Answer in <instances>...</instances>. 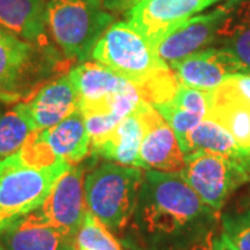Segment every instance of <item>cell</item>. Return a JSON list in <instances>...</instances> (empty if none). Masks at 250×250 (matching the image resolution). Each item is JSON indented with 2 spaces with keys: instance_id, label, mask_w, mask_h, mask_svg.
<instances>
[{
  "instance_id": "cell-27",
  "label": "cell",
  "mask_w": 250,
  "mask_h": 250,
  "mask_svg": "<svg viewBox=\"0 0 250 250\" xmlns=\"http://www.w3.org/2000/svg\"><path fill=\"white\" fill-rule=\"evenodd\" d=\"M227 81L241 93L242 96L250 100V75H235Z\"/></svg>"
},
{
  "instance_id": "cell-26",
  "label": "cell",
  "mask_w": 250,
  "mask_h": 250,
  "mask_svg": "<svg viewBox=\"0 0 250 250\" xmlns=\"http://www.w3.org/2000/svg\"><path fill=\"white\" fill-rule=\"evenodd\" d=\"M102 1H103V6L116 16V14H121V13L126 14L141 0H102Z\"/></svg>"
},
{
  "instance_id": "cell-12",
  "label": "cell",
  "mask_w": 250,
  "mask_h": 250,
  "mask_svg": "<svg viewBox=\"0 0 250 250\" xmlns=\"http://www.w3.org/2000/svg\"><path fill=\"white\" fill-rule=\"evenodd\" d=\"M49 45H35L0 28V93H16L34 72L41 62L52 60Z\"/></svg>"
},
{
  "instance_id": "cell-15",
  "label": "cell",
  "mask_w": 250,
  "mask_h": 250,
  "mask_svg": "<svg viewBox=\"0 0 250 250\" xmlns=\"http://www.w3.org/2000/svg\"><path fill=\"white\" fill-rule=\"evenodd\" d=\"M0 243L7 250H77L74 235L46 223L36 211L7 228Z\"/></svg>"
},
{
  "instance_id": "cell-4",
  "label": "cell",
  "mask_w": 250,
  "mask_h": 250,
  "mask_svg": "<svg viewBox=\"0 0 250 250\" xmlns=\"http://www.w3.org/2000/svg\"><path fill=\"white\" fill-rule=\"evenodd\" d=\"M49 32L70 60L88 62L102 34L114 22L102 0H46Z\"/></svg>"
},
{
  "instance_id": "cell-19",
  "label": "cell",
  "mask_w": 250,
  "mask_h": 250,
  "mask_svg": "<svg viewBox=\"0 0 250 250\" xmlns=\"http://www.w3.org/2000/svg\"><path fill=\"white\" fill-rule=\"evenodd\" d=\"M0 28L31 43L49 45L46 0H0Z\"/></svg>"
},
{
  "instance_id": "cell-17",
  "label": "cell",
  "mask_w": 250,
  "mask_h": 250,
  "mask_svg": "<svg viewBox=\"0 0 250 250\" xmlns=\"http://www.w3.org/2000/svg\"><path fill=\"white\" fill-rule=\"evenodd\" d=\"M210 96L207 118L227 129L241 149L250 150L249 99L242 96L228 81L210 90Z\"/></svg>"
},
{
  "instance_id": "cell-20",
  "label": "cell",
  "mask_w": 250,
  "mask_h": 250,
  "mask_svg": "<svg viewBox=\"0 0 250 250\" xmlns=\"http://www.w3.org/2000/svg\"><path fill=\"white\" fill-rule=\"evenodd\" d=\"M210 99V90L196 89L181 83L174 98L156 108L181 141L192 128L207 118Z\"/></svg>"
},
{
  "instance_id": "cell-18",
  "label": "cell",
  "mask_w": 250,
  "mask_h": 250,
  "mask_svg": "<svg viewBox=\"0 0 250 250\" xmlns=\"http://www.w3.org/2000/svg\"><path fill=\"white\" fill-rule=\"evenodd\" d=\"M143 125L138 107L106 135L90 142V152L120 166L139 167Z\"/></svg>"
},
{
  "instance_id": "cell-22",
  "label": "cell",
  "mask_w": 250,
  "mask_h": 250,
  "mask_svg": "<svg viewBox=\"0 0 250 250\" xmlns=\"http://www.w3.org/2000/svg\"><path fill=\"white\" fill-rule=\"evenodd\" d=\"M179 145L185 154L206 152L225 157H238L245 152H249L241 149L231 134L210 118H205L195 128H192L179 141Z\"/></svg>"
},
{
  "instance_id": "cell-11",
  "label": "cell",
  "mask_w": 250,
  "mask_h": 250,
  "mask_svg": "<svg viewBox=\"0 0 250 250\" xmlns=\"http://www.w3.org/2000/svg\"><path fill=\"white\" fill-rule=\"evenodd\" d=\"M83 181L85 167L82 161L72 164L54 184L45 203L35 211L46 223L77 236L86 211Z\"/></svg>"
},
{
  "instance_id": "cell-10",
  "label": "cell",
  "mask_w": 250,
  "mask_h": 250,
  "mask_svg": "<svg viewBox=\"0 0 250 250\" xmlns=\"http://www.w3.org/2000/svg\"><path fill=\"white\" fill-rule=\"evenodd\" d=\"M218 0H141L125 17L156 49L171 29Z\"/></svg>"
},
{
  "instance_id": "cell-2",
  "label": "cell",
  "mask_w": 250,
  "mask_h": 250,
  "mask_svg": "<svg viewBox=\"0 0 250 250\" xmlns=\"http://www.w3.org/2000/svg\"><path fill=\"white\" fill-rule=\"evenodd\" d=\"M71 166L54 159L32 135L17 153L0 161V235L43 205Z\"/></svg>"
},
{
  "instance_id": "cell-23",
  "label": "cell",
  "mask_w": 250,
  "mask_h": 250,
  "mask_svg": "<svg viewBox=\"0 0 250 250\" xmlns=\"http://www.w3.org/2000/svg\"><path fill=\"white\" fill-rule=\"evenodd\" d=\"M34 129L21 103L0 113V161L17 153Z\"/></svg>"
},
{
  "instance_id": "cell-3",
  "label": "cell",
  "mask_w": 250,
  "mask_h": 250,
  "mask_svg": "<svg viewBox=\"0 0 250 250\" xmlns=\"http://www.w3.org/2000/svg\"><path fill=\"white\" fill-rule=\"evenodd\" d=\"M142 168L103 163L85 175L86 210L120 239L128 227L143 179Z\"/></svg>"
},
{
  "instance_id": "cell-6",
  "label": "cell",
  "mask_w": 250,
  "mask_h": 250,
  "mask_svg": "<svg viewBox=\"0 0 250 250\" xmlns=\"http://www.w3.org/2000/svg\"><path fill=\"white\" fill-rule=\"evenodd\" d=\"M70 74L83 117L111 116L120 123L143 100L132 82L96 62H80L72 67Z\"/></svg>"
},
{
  "instance_id": "cell-7",
  "label": "cell",
  "mask_w": 250,
  "mask_h": 250,
  "mask_svg": "<svg viewBox=\"0 0 250 250\" xmlns=\"http://www.w3.org/2000/svg\"><path fill=\"white\" fill-rule=\"evenodd\" d=\"M179 174L206 205L220 213L233 192L250 181V150L238 157L188 153Z\"/></svg>"
},
{
  "instance_id": "cell-21",
  "label": "cell",
  "mask_w": 250,
  "mask_h": 250,
  "mask_svg": "<svg viewBox=\"0 0 250 250\" xmlns=\"http://www.w3.org/2000/svg\"><path fill=\"white\" fill-rule=\"evenodd\" d=\"M211 47L232 54L242 65L245 75H250V0L233 6L218 28Z\"/></svg>"
},
{
  "instance_id": "cell-8",
  "label": "cell",
  "mask_w": 250,
  "mask_h": 250,
  "mask_svg": "<svg viewBox=\"0 0 250 250\" xmlns=\"http://www.w3.org/2000/svg\"><path fill=\"white\" fill-rule=\"evenodd\" d=\"M138 113L143 125L139 167L161 172H179L185 164V153L171 125L157 108L145 100L139 103Z\"/></svg>"
},
{
  "instance_id": "cell-13",
  "label": "cell",
  "mask_w": 250,
  "mask_h": 250,
  "mask_svg": "<svg viewBox=\"0 0 250 250\" xmlns=\"http://www.w3.org/2000/svg\"><path fill=\"white\" fill-rule=\"evenodd\" d=\"M78 92L70 71L41 86L27 102H21L31 126L35 131L52 128L78 110Z\"/></svg>"
},
{
  "instance_id": "cell-1",
  "label": "cell",
  "mask_w": 250,
  "mask_h": 250,
  "mask_svg": "<svg viewBox=\"0 0 250 250\" xmlns=\"http://www.w3.org/2000/svg\"><path fill=\"white\" fill-rule=\"evenodd\" d=\"M220 213L197 196L179 172L145 170L124 250H190L215 232Z\"/></svg>"
},
{
  "instance_id": "cell-9",
  "label": "cell",
  "mask_w": 250,
  "mask_h": 250,
  "mask_svg": "<svg viewBox=\"0 0 250 250\" xmlns=\"http://www.w3.org/2000/svg\"><path fill=\"white\" fill-rule=\"evenodd\" d=\"M235 3L236 0H229L206 14L188 18L187 21L171 29L156 46L159 57L171 65L190 54L211 47L218 28L232 11Z\"/></svg>"
},
{
  "instance_id": "cell-25",
  "label": "cell",
  "mask_w": 250,
  "mask_h": 250,
  "mask_svg": "<svg viewBox=\"0 0 250 250\" xmlns=\"http://www.w3.org/2000/svg\"><path fill=\"white\" fill-rule=\"evenodd\" d=\"M223 235L235 250H250V208L221 217Z\"/></svg>"
},
{
  "instance_id": "cell-5",
  "label": "cell",
  "mask_w": 250,
  "mask_h": 250,
  "mask_svg": "<svg viewBox=\"0 0 250 250\" xmlns=\"http://www.w3.org/2000/svg\"><path fill=\"white\" fill-rule=\"evenodd\" d=\"M90 59L132 82L136 88L170 67L128 21L113 22L99 38Z\"/></svg>"
},
{
  "instance_id": "cell-14",
  "label": "cell",
  "mask_w": 250,
  "mask_h": 250,
  "mask_svg": "<svg viewBox=\"0 0 250 250\" xmlns=\"http://www.w3.org/2000/svg\"><path fill=\"white\" fill-rule=\"evenodd\" d=\"M170 67L182 85L202 90H213L231 77L245 75L242 65L232 54L218 47H207Z\"/></svg>"
},
{
  "instance_id": "cell-28",
  "label": "cell",
  "mask_w": 250,
  "mask_h": 250,
  "mask_svg": "<svg viewBox=\"0 0 250 250\" xmlns=\"http://www.w3.org/2000/svg\"><path fill=\"white\" fill-rule=\"evenodd\" d=\"M190 250H223V238L221 235H217L215 232L211 233L205 241L200 242Z\"/></svg>"
},
{
  "instance_id": "cell-29",
  "label": "cell",
  "mask_w": 250,
  "mask_h": 250,
  "mask_svg": "<svg viewBox=\"0 0 250 250\" xmlns=\"http://www.w3.org/2000/svg\"><path fill=\"white\" fill-rule=\"evenodd\" d=\"M0 250H7V249H6V248H4V246H3V245L0 243Z\"/></svg>"
},
{
  "instance_id": "cell-16",
  "label": "cell",
  "mask_w": 250,
  "mask_h": 250,
  "mask_svg": "<svg viewBox=\"0 0 250 250\" xmlns=\"http://www.w3.org/2000/svg\"><path fill=\"white\" fill-rule=\"evenodd\" d=\"M32 136L54 159L70 164H78L90 152V136L80 108L52 128L35 131Z\"/></svg>"
},
{
  "instance_id": "cell-24",
  "label": "cell",
  "mask_w": 250,
  "mask_h": 250,
  "mask_svg": "<svg viewBox=\"0 0 250 250\" xmlns=\"http://www.w3.org/2000/svg\"><path fill=\"white\" fill-rule=\"evenodd\" d=\"M75 243L77 250H124L116 235L110 232L88 210L77 232Z\"/></svg>"
}]
</instances>
